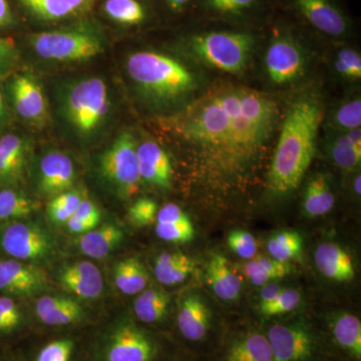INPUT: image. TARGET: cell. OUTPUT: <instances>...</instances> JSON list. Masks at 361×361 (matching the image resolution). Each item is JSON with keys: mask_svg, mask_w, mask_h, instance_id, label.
<instances>
[{"mask_svg": "<svg viewBox=\"0 0 361 361\" xmlns=\"http://www.w3.org/2000/svg\"><path fill=\"white\" fill-rule=\"evenodd\" d=\"M13 23V13L7 0H0V28Z\"/></svg>", "mask_w": 361, "mask_h": 361, "instance_id": "816d5d0a", "label": "cell"}, {"mask_svg": "<svg viewBox=\"0 0 361 361\" xmlns=\"http://www.w3.org/2000/svg\"><path fill=\"white\" fill-rule=\"evenodd\" d=\"M332 336L339 348L355 360H361V322L348 312L339 313L330 324Z\"/></svg>", "mask_w": 361, "mask_h": 361, "instance_id": "f1b7e54d", "label": "cell"}, {"mask_svg": "<svg viewBox=\"0 0 361 361\" xmlns=\"http://www.w3.org/2000/svg\"><path fill=\"white\" fill-rule=\"evenodd\" d=\"M30 154V142L23 135L7 134L0 137V180L18 182L25 174Z\"/></svg>", "mask_w": 361, "mask_h": 361, "instance_id": "d6986e66", "label": "cell"}, {"mask_svg": "<svg viewBox=\"0 0 361 361\" xmlns=\"http://www.w3.org/2000/svg\"><path fill=\"white\" fill-rule=\"evenodd\" d=\"M225 361H273L267 336L251 332L237 337L226 351Z\"/></svg>", "mask_w": 361, "mask_h": 361, "instance_id": "484cf974", "label": "cell"}, {"mask_svg": "<svg viewBox=\"0 0 361 361\" xmlns=\"http://www.w3.org/2000/svg\"><path fill=\"white\" fill-rule=\"evenodd\" d=\"M9 122L8 106H7L6 97L0 90V134L4 132Z\"/></svg>", "mask_w": 361, "mask_h": 361, "instance_id": "f5cc1de1", "label": "cell"}, {"mask_svg": "<svg viewBox=\"0 0 361 361\" xmlns=\"http://www.w3.org/2000/svg\"><path fill=\"white\" fill-rule=\"evenodd\" d=\"M266 336L273 361H312L317 353L314 336L301 322L272 325Z\"/></svg>", "mask_w": 361, "mask_h": 361, "instance_id": "30bf717a", "label": "cell"}, {"mask_svg": "<svg viewBox=\"0 0 361 361\" xmlns=\"http://www.w3.org/2000/svg\"><path fill=\"white\" fill-rule=\"evenodd\" d=\"M73 216L96 226L99 225V221H101V213H99V208L94 202L87 200V199H82Z\"/></svg>", "mask_w": 361, "mask_h": 361, "instance_id": "c3c4849f", "label": "cell"}, {"mask_svg": "<svg viewBox=\"0 0 361 361\" xmlns=\"http://www.w3.org/2000/svg\"><path fill=\"white\" fill-rule=\"evenodd\" d=\"M170 297L166 292L156 288L142 291L135 299V314L145 323H156L165 317L168 312Z\"/></svg>", "mask_w": 361, "mask_h": 361, "instance_id": "1f68e13d", "label": "cell"}, {"mask_svg": "<svg viewBox=\"0 0 361 361\" xmlns=\"http://www.w3.org/2000/svg\"><path fill=\"white\" fill-rule=\"evenodd\" d=\"M263 0H202L207 13L220 18H239L250 13Z\"/></svg>", "mask_w": 361, "mask_h": 361, "instance_id": "74e56055", "label": "cell"}, {"mask_svg": "<svg viewBox=\"0 0 361 361\" xmlns=\"http://www.w3.org/2000/svg\"><path fill=\"white\" fill-rule=\"evenodd\" d=\"M56 114L63 133L82 145L101 139L115 115L110 85L99 75L71 78L56 89Z\"/></svg>", "mask_w": 361, "mask_h": 361, "instance_id": "3957f363", "label": "cell"}, {"mask_svg": "<svg viewBox=\"0 0 361 361\" xmlns=\"http://www.w3.org/2000/svg\"><path fill=\"white\" fill-rule=\"evenodd\" d=\"M334 73L341 80L357 82L361 80V56L357 49L343 47L337 49L332 59Z\"/></svg>", "mask_w": 361, "mask_h": 361, "instance_id": "8d00e7d4", "label": "cell"}, {"mask_svg": "<svg viewBox=\"0 0 361 361\" xmlns=\"http://www.w3.org/2000/svg\"><path fill=\"white\" fill-rule=\"evenodd\" d=\"M103 9L109 18L123 25H141L147 18L139 0H106Z\"/></svg>", "mask_w": 361, "mask_h": 361, "instance_id": "836d02e7", "label": "cell"}, {"mask_svg": "<svg viewBox=\"0 0 361 361\" xmlns=\"http://www.w3.org/2000/svg\"><path fill=\"white\" fill-rule=\"evenodd\" d=\"M263 68L271 85L290 87L307 73L310 52L298 35L287 28H279L266 47Z\"/></svg>", "mask_w": 361, "mask_h": 361, "instance_id": "52a82bcc", "label": "cell"}, {"mask_svg": "<svg viewBox=\"0 0 361 361\" xmlns=\"http://www.w3.org/2000/svg\"><path fill=\"white\" fill-rule=\"evenodd\" d=\"M9 102L21 120L42 127L47 121V97L39 78L30 71L14 73L7 84Z\"/></svg>", "mask_w": 361, "mask_h": 361, "instance_id": "9c48e42d", "label": "cell"}, {"mask_svg": "<svg viewBox=\"0 0 361 361\" xmlns=\"http://www.w3.org/2000/svg\"><path fill=\"white\" fill-rule=\"evenodd\" d=\"M156 234L164 241L172 243H187L194 238L195 230L191 220L167 223L156 226Z\"/></svg>", "mask_w": 361, "mask_h": 361, "instance_id": "60d3db41", "label": "cell"}, {"mask_svg": "<svg viewBox=\"0 0 361 361\" xmlns=\"http://www.w3.org/2000/svg\"><path fill=\"white\" fill-rule=\"evenodd\" d=\"M73 348L71 341L51 342L40 350L37 361H70Z\"/></svg>", "mask_w": 361, "mask_h": 361, "instance_id": "f6af8a7d", "label": "cell"}, {"mask_svg": "<svg viewBox=\"0 0 361 361\" xmlns=\"http://www.w3.org/2000/svg\"><path fill=\"white\" fill-rule=\"evenodd\" d=\"M20 308L13 299L0 297V331H9L20 324Z\"/></svg>", "mask_w": 361, "mask_h": 361, "instance_id": "bcb514c9", "label": "cell"}, {"mask_svg": "<svg viewBox=\"0 0 361 361\" xmlns=\"http://www.w3.org/2000/svg\"><path fill=\"white\" fill-rule=\"evenodd\" d=\"M1 247L11 257L20 261H39L51 250V240L39 226L16 223L1 235Z\"/></svg>", "mask_w": 361, "mask_h": 361, "instance_id": "7c38bea8", "label": "cell"}, {"mask_svg": "<svg viewBox=\"0 0 361 361\" xmlns=\"http://www.w3.org/2000/svg\"><path fill=\"white\" fill-rule=\"evenodd\" d=\"M165 1L171 11L174 13H180L189 6L192 0H165Z\"/></svg>", "mask_w": 361, "mask_h": 361, "instance_id": "db71d44e", "label": "cell"}, {"mask_svg": "<svg viewBox=\"0 0 361 361\" xmlns=\"http://www.w3.org/2000/svg\"><path fill=\"white\" fill-rule=\"evenodd\" d=\"M263 289L261 290L260 293V299L261 302L260 304H264L271 302V301L274 300L275 298L278 295H279L280 292L282 291L281 287L279 286V285L277 284H265L263 285Z\"/></svg>", "mask_w": 361, "mask_h": 361, "instance_id": "f907efd6", "label": "cell"}, {"mask_svg": "<svg viewBox=\"0 0 361 361\" xmlns=\"http://www.w3.org/2000/svg\"><path fill=\"white\" fill-rule=\"evenodd\" d=\"M82 199V194L75 190H68L65 193L56 195L47 205L49 219L56 224L68 222L77 211Z\"/></svg>", "mask_w": 361, "mask_h": 361, "instance_id": "f35d334b", "label": "cell"}, {"mask_svg": "<svg viewBox=\"0 0 361 361\" xmlns=\"http://www.w3.org/2000/svg\"><path fill=\"white\" fill-rule=\"evenodd\" d=\"M189 216L176 204L169 203L161 207L157 213V223L158 224H167V223L180 222V221L189 220Z\"/></svg>", "mask_w": 361, "mask_h": 361, "instance_id": "7dc6e473", "label": "cell"}, {"mask_svg": "<svg viewBox=\"0 0 361 361\" xmlns=\"http://www.w3.org/2000/svg\"><path fill=\"white\" fill-rule=\"evenodd\" d=\"M276 97L245 85L221 84L169 120L213 189L245 186L276 140L284 114Z\"/></svg>", "mask_w": 361, "mask_h": 361, "instance_id": "6da1fadb", "label": "cell"}, {"mask_svg": "<svg viewBox=\"0 0 361 361\" xmlns=\"http://www.w3.org/2000/svg\"><path fill=\"white\" fill-rule=\"evenodd\" d=\"M228 245L236 255L243 259H252L257 254V242L251 233L234 230L228 236Z\"/></svg>", "mask_w": 361, "mask_h": 361, "instance_id": "b9f144b4", "label": "cell"}, {"mask_svg": "<svg viewBox=\"0 0 361 361\" xmlns=\"http://www.w3.org/2000/svg\"><path fill=\"white\" fill-rule=\"evenodd\" d=\"M35 311L40 322L51 326L71 324L84 316V310L77 301L63 296L42 297L37 300Z\"/></svg>", "mask_w": 361, "mask_h": 361, "instance_id": "cb8c5ba5", "label": "cell"}, {"mask_svg": "<svg viewBox=\"0 0 361 361\" xmlns=\"http://www.w3.org/2000/svg\"><path fill=\"white\" fill-rule=\"evenodd\" d=\"M195 263L182 252H165L158 256L154 267L160 283L172 286L183 283L193 273Z\"/></svg>", "mask_w": 361, "mask_h": 361, "instance_id": "83f0119b", "label": "cell"}, {"mask_svg": "<svg viewBox=\"0 0 361 361\" xmlns=\"http://www.w3.org/2000/svg\"><path fill=\"white\" fill-rule=\"evenodd\" d=\"M123 233L118 226L104 224L85 233L78 240V247L85 255L94 259L106 257L123 241Z\"/></svg>", "mask_w": 361, "mask_h": 361, "instance_id": "4316f807", "label": "cell"}, {"mask_svg": "<svg viewBox=\"0 0 361 361\" xmlns=\"http://www.w3.org/2000/svg\"><path fill=\"white\" fill-rule=\"evenodd\" d=\"M257 37L237 30H212L195 33L188 39L189 51L208 68L238 75L250 63Z\"/></svg>", "mask_w": 361, "mask_h": 361, "instance_id": "5b68a950", "label": "cell"}, {"mask_svg": "<svg viewBox=\"0 0 361 361\" xmlns=\"http://www.w3.org/2000/svg\"><path fill=\"white\" fill-rule=\"evenodd\" d=\"M206 281L218 298L234 301L241 293V279L223 254H213L206 269Z\"/></svg>", "mask_w": 361, "mask_h": 361, "instance_id": "7402d4cb", "label": "cell"}, {"mask_svg": "<svg viewBox=\"0 0 361 361\" xmlns=\"http://www.w3.org/2000/svg\"><path fill=\"white\" fill-rule=\"evenodd\" d=\"M325 147L334 165L348 172L357 170L361 163V129L326 130Z\"/></svg>", "mask_w": 361, "mask_h": 361, "instance_id": "ac0fdd59", "label": "cell"}, {"mask_svg": "<svg viewBox=\"0 0 361 361\" xmlns=\"http://www.w3.org/2000/svg\"><path fill=\"white\" fill-rule=\"evenodd\" d=\"M137 142L134 135L123 132L104 149L99 158V172L116 193L130 198L140 189Z\"/></svg>", "mask_w": 361, "mask_h": 361, "instance_id": "ba28073f", "label": "cell"}, {"mask_svg": "<svg viewBox=\"0 0 361 361\" xmlns=\"http://www.w3.org/2000/svg\"><path fill=\"white\" fill-rule=\"evenodd\" d=\"M324 120V102L316 92H304L285 108L267 175L271 194L286 196L301 184L314 158Z\"/></svg>", "mask_w": 361, "mask_h": 361, "instance_id": "7a4b0ae2", "label": "cell"}, {"mask_svg": "<svg viewBox=\"0 0 361 361\" xmlns=\"http://www.w3.org/2000/svg\"><path fill=\"white\" fill-rule=\"evenodd\" d=\"M177 324L182 336L190 341H201L210 329V311L200 296H187L178 311Z\"/></svg>", "mask_w": 361, "mask_h": 361, "instance_id": "44dd1931", "label": "cell"}, {"mask_svg": "<svg viewBox=\"0 0 361 361\" xmlns=\"http://www.w3.org/2000/svg\"><path fill=\"white\" fill-rule=\"evenodd\" d=\"M336 203L329 177L316 173L306 184L303 194V211L308 218L320 217L330 212Z\"/></svg>", "mask_w": 361, "mask_h": 361, "instance_id": "d4e9b609", "label": "cell"}, {"mask_svg": "<svg viewBox=\"0 0 361 361\" xmlns=\"http://www.w3.org/2000/svg\"><path fill=\"white\" fill-rule=\"evenodd\" d=\"M18 51L13 39L0 37V78L11 75L18 65Z\"/></svg>", "mask_w": 361, "mask_h": 361, "instance_id": "ee69618b", "label": "cell"}, {"mask_svg": "<svg viewBox=\"0 0 361 361\" xmlns=\"http://www.w3.org/2000/svg\"><path fill=\"white\" fill-rule=\"evenodd\" d=\"M47 275L35 266L16 260L0 261V291L32 295L44 290Z\"/></svg>", "mask_w": 361, "mask_h": 361, "instance_id": "9a60e30c", "label": "cell"}, {"mask_svg": "<svg viewBox=\"0 0 361 361\" xmlns=\"http://www.w3.org/2000/svg\"><path fill=\"white\" fill-rule=\"evenodd\" d=\"M59 282L65 290L84 299L99 298L104 290L101 271L89 261L66 266L59 274Z\"/></svg>", "mask_w": 361, "mask_h": 361, "instance_id": "e0dca14e", "label": "cell"}, {"mask_svg": "<svg viewBox=\"0 0 361 361\" xmlns=\"http://www.w3.org/2000/svg\"><path fill=\"white\" fill-rule=\"evenodd\" d=\"M114 279L116 288L127 295L141 293L149 282L148 273L137 258H127L118 262L114 271Z\"/></svg>", "mask_w": 361, "mask_h": 361, "instance_id": "f546056e", "label": "cell"}, {"mask_svg": "<svg viewBox=\"0 0 361 361\" xmlns=\"http://www.w3.org/2000/svg\"><path fill=\"white\" fill-rule=\"evenodd\" d=\"M126 71L142 99L161 110L189 104L200 85L191 68L159 51L133 52L126 61Z\"/></svg>", "mask_w": 361, "mask_h": 361, "instance_id": "277c9868", "label": "cell"}, {"mask_svg": "<svg viewBox=\"0 0 361 361\" xmlns=\"http://www.w3.org/2000/svg\"><path fill=\"white\" fill-rule=\"evenodd\" d=\"M303 239L296 231L277 232L270 237L267 249L271 257L281 262H289L292 259L300 256L302 252Z\"/></svg>", "mask_w": 361, "mask_h": 361, "instance_id": "e575fe53", "label": "cell"}, {"mask_svg": "<svg viewBox=\"0 0 361 361\" xmlns=\"http://www.w3.org/2000/svg\"><path fill=\"white\" fill-rule=\"evenodd\" d=\"M37 205L32 199L13 190L0 192V220L20 219L37 210Z\"/></svg>", "mask_w": 361, "mask_h": 361, "instance_id": "d590c367", "label": "cell"}, {"mask_svg": "<svg viewBox=\"0 0 361 361\" xmlns=\"http://www.w3.org/2000/svg\"><path fill=\"white\" fill-rule=\"evenodd\" d=\"M300 301L301 294L295 289H282L274 300L260 304V312L267 317L286 314L297 310L300 305Z\"/></svg>", "mask_w": 361, "mask_h": 361, "instance_id": "ab89813d", "label": "cell"}, {"mask_svg": "<svg viewBox=\"0 0 361 361\" xmlns=\"http://www.w3.org/2000/svg\"><path fill=\"white\" fill-rule=\"evenodd\" d=\"M66 226H68V229L71 233H78V234L92 231V230L97 228V226L92 224V223L80 219V218L75 217V216H73V217L68 220Z\"/></svg>", "mask_w": 361, "mask_h": 361, "instance_id": "681fc988", "label": "cell"}, {"mask_svg": "<svg viewBox=\"0 0 361 361\" xmlns=\"http://www.w3.org/2000/svg\"><path fill=\"white\" fill-rule=\"evenodd\" d=\"M360 184L361 177L360 175L358 174L356 176L355 180H353V190H355V193L358 195V196H360L361 194Z\"/></svg>", "mask_w": 361, "mask_h": 361, "instance_id": "11a10c76", "label": "cell"}, {"mask_svg": "<svg viewBox=\"0 0 361 361\" xmlns=\"http://www.w3.org/2000/svg\"><path fill=\"white\" fill-rule=\"evenodd\" d=\"M157 348L153 341L133 323L118 325L109 338L106 361H152Z\"/></svg>", "mask_w": 361, "mask_h": 361, "instance_id": "4fadbf2b", "label": "cell"}, {"mask_svg": "<svg viewBox=\"0 0 361 361\" xmlns=\"http://www.w3.org/2000/svg\"><path fill=\"white\" fill-rule=\"evenodd\" d=\"M292 6L316 32L343 39L351 32L348 16L334 0H290Z\"/></svg>", "mask_w": 361, "mask_h": 361, "instance_id": "8fae6325", "label": "cell"}, {"mask_svg": "<svg viewBox=\"0 0 361 361\" xmlns=\"http://www.w3.org/2000/svg\"><path fill=\"white\" fill-rule=\"evenodd\" d=\"M30 44L35 56L54 63H78L103 54L106 35L97 25L80 23L61 30L33 33Z\"/></svg>", "mask_w": 361, "mask_h": 361, "instance_id": "8992f818", "label": "cell"}, {"mask_svg": "<svg viewBox=\"0 0 361 361\" xmlns=\"http://www.w3.org/2000/svg\"><path fill=\"white\" fill-rule=\"evenodd\" d=\"M75 168L70 157L61 151H49L37 165V187L47 197L65 193L73 187Z\"/></svg>", "mask_w": 361, "mask_h": 361, "instance_id": "5bb4252c", "label": "cell"}, {"mask_svg": "<svg viewBox=\"0 0 361 361\" xmlns=\"http://www.w3.org/2000/svg\"><path fill=\"white\" fill-rule=\"evenodd\" d=\"M141 180L147 184L169 189L172 184L173 166L167 152L158 142L146 140L137 147Z\"/></svg>", "mask_w": 361, "mask_h": 361, "instance_id": "2e32d148", "label": "cell"}, {"mask_svg": "<svg viewBox=\"0 0 361 361\" xmlns=\"http://www.w3.org/2000/svg\"><path fill=\"white\" fill-rule=\"evenodd\" d=\"M158 206L149 198H141L135 202L129 209V219L137 227L152 224L156 220Z\"/></svg>", "mask_w": 361, "mask_h": 361, "instance_id": "7bdbcfd3", "label": "cell"}, {"mask_svg": "<svg viewBox=\"0 0 361 361\" xmlns=\"http://www.w3.org/2000/svg\"><path fill=\"white\" fill-rule=\"evenodd\" d=\"M244 272L252 284L263 286L271 280L280 279L290 274L291 266L289 262H281L272 257L258 256L250 259L246 263Z\"/></svg>", "mask_w": 361, "mask_h": 361, "instance_id": "4dcf8cb0", "label": "cell"}, {"mask_svg": "<svg viewBox=\"0 0 361 361\" xmlns=\"http://www.w3.org/2000/svg\"><path fill=\"white\" fill-rule=\"evenodd\" d=\"M28 13L40 20L75 18L92 11L97 0H20Z\"/></svg>", "mask_w": 361, "mask_h": 361, "instance_id": "ffe728a7", "label": "cell"}, {"mask_svg": "<svg viewBox=\"0 0 361 361\" xmlns=\"http://www.w3.org/2000/svg\"><path fill=\"white\" fill-rule=\"evenodd\" d=\"M326 130H351L361 127V97L360 94L346 97L330 111L326 118Z\"/></svg>", "mask_w": 361, "mask_h": 361, "instance_id": "d6a6232c", "label": "cell"}, {"mask_svg": "<svg viewBox=\"0 0 361 361\" xmlns=\"http://www.w3.org/2000/svg\"><path fill=\"white\" fill-rule=\"evenodd\" d=\"M314 262L317 269L329 279L349 282L355 278L353 259L336 243H322L316 248Z\"/></svg>", "mask_w": 361, "mask_h": 361, "instance_id": "603a6c76", "label": "cell"}]
</instances>
